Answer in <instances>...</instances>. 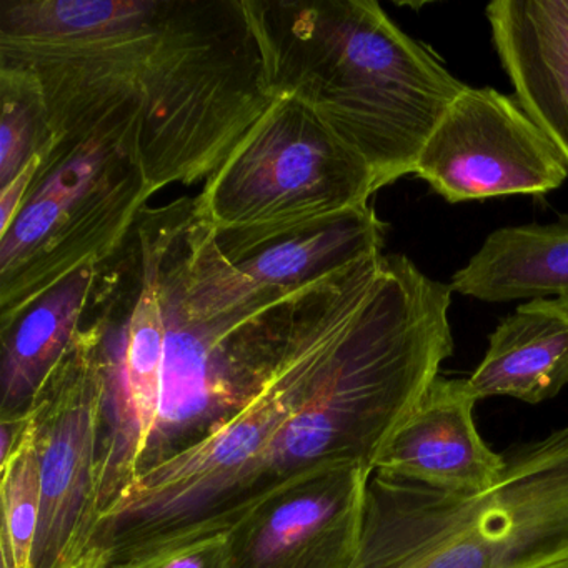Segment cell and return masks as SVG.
Instances as JSON below:
<instances>
[{
    "label": "cell",
    "mask_w": 568,
    "mask_h": 568,
    "mask_svg": "<svg viewBox=\"0 0 568 568\" xmlns=\"http://www.w3.org/2000/svg\"><path fill=\"white\" fill-rule=\"evenodd\" d=\"M448 285L488 304L568 298V214L550 224L497 229Z\"/></svg>",
    "instance_id": "obj_16"
},
{
    "label": "cell",
    "mask_w": 568,
    "mask_h": 568,
    "mask_svg": "<svg viewBox=\"0 0 568 568\" xmlns=\"http://www.w3.org/2000/svg\"><path fill=\"white\" fill-rule=\"evenodd\" d=\"M414 175L462 204L544 195L561 187L568 171L517 99L467 85L425 142Z\"/></svg>",
    "instance_id": "obj_9"
},
{
    "label": "cell",
    "mask_w": 568,
    "mask_h": 568,
    "mask_svg": "<svg viewBox=\"0 0 568 568\" xmlns=\"http://www.w3.org/2000/svg\"><path fill=\"white\" fill-rule=\"evenodd\" d=\"M505 458L474 495L372 474L351 568H524L568 548V425Z\"/></svg>",
    "instance_id": "obj_4"
},
{
    "label": "cell",
    "mask_w": 568,
    "mask_h": 568,
    "mask_svg": "<svg viewBox=\"0 0 568 568\" xmlns=\"http://www.w3.org/2000/svg\"><path fill=\"white\" fill-rule=\"evenodd\" d=\"M477 402L465 378L438 375L382 452L374 474L445 494L474 495L495 487L507 458L478 434Z\"/></svg>",
    "instance_id": "obj_11"
},
{
    "label": "cell",
    "mask_w": 568,
    "mask_h": 568,
    "mask_svg": "<svg viewBox=\"0 0 568 568\" xmlns=\"http://www.w3.org/2000/svg\"><path fill=\"white\" fill-rule=\"evenodd\" d=\"M2 530L0 558L6 568H32L41 518V468L34 442V422L24 440L0 462Z\"/></svg>",
    "instance_id": "obj_17"
},
{
    "label": "cell",
    "mask_w": 568,
    "mask_h": 568,
    "mask_svg": "<svg viewBox=\"0 0 568 568\" xmlns=\"http://www.w3.org/2000/svg\"><path fill=\"white\" fill-rule=\"evenodd\" d=\"M108 368L94 325L81 331L31 412L41 468V518L32 568H81L98 527Z\"/></svg>",
    "instance_id": "obj_7"
},
{
    "label": "cell",
    "mask_w": 568,
    "mask_h": 568,
    "mask_svg": "<svg viewBox=\"0 0 568 568\" xmlns=\"http://www.w3.org/2000/svg\"><path fill=\"white\" fill-rule=\"evenodd\" d=\"M524 568H568V548Z\"/></svg>",
    "instance_id": "obj_21"
},
{
    "label": "cell",
    "mask_w": 568,
    "mask_h": 568,
    "mask_svg": "<svg viewBox=\"0 0 568 568\" xmlns=\"http://www.w3.org/2000/svg\"><path fill=\"white\" fill-rule=\"evenodd\" d=\"M465 384L477 400L537 405L560 394L568 385V298L528 301L501 318Z\"/></svg>",
    "instance_id": "obj_14"
},
{
    "label": "cell",
    "mask_w": 568,
    "mask_h": 568,
    "mask_svg": "<svg viewBox=\"0 0 568 568\" xmlns=\"http://www.w3.org/2000/svg\"><path fill=\"white\" fill-rule=\"evenodd\" d=\"M385 231L365 204L297 224L214 234L222 254L255 291L287 295L381 254Z\"/></svg>",
    "instance_id": "obj_12"
},
{
    "label": "cell",
    "mask_w": 568,
    "mask_h": 568,
    "mask_svg": "<svg viewBox=\"0 0 568 568\" xmlns=\"http://www.w3.org/2000/svg\"><path fill=\"white\" fill-rule=\"evenodd\" d=\"M151 195L141 98L55 138L24 207L0 235V327L69 275L111 257Z\"/></svg>",
    "instance_id": "obj_5"
},
{
    "label": "cell",
    "mask_w": 568,
    "mask_h": 568,
    "mask_svg": "<svg viewBox=\"0 0 568 568\" xmlns=\"http://www.w3.org/2000/svg\"><path fill=\"white\" fill-rule=\"evenodd\" d=\"M0 189L8 185L34 155L49 148L41 89L29 72L0 65Z\"/></svg>",
    "instance_id": "obj_18"
},
{
    "label": "cell",
    "mask_w": 568,
    "mask_h": 568,
    "mask_svg": "<svg viewBox=\"0 0 568 568\" xmlns=\"http://www.w3.org/2000/svg\"><path fill=\"white\" fill-rule=\"evenodd\" d=\"M39 164H41V155H34L8 185L0 189V235L9 231L12 222L24 207L26 199L38 175Z\"/></svg>",
    "instance_id": "obj_20"
},
{
    "label": "cell",
    "mask_w": 568,
    "mask_h": 568,
    "mask_svg": "<svg viewBox=\"0 0 568 568\" xmlns=\"http://www.w3.org/2000/svg\"><path fill=\"white\" fill-rule=\"evenodd\" d=\"M372 474L345 462L288 481L227 531L224 568H351Z\"/></svg>",
    "instance_id": "obj_10"
},
{
    "label": "cell",
    "mask_w": 568,
    "mask_h": 568,
    "mask_svg": "<svg viewBox=\"0 0 568 568\" xmlns=\"http://www.w3.org/2000/svg\"><path fill=\"white\" fill-rule=\"evenodd\" d=\"M98 265L69 275L0 327V420L28 417L42 385L81 331Z\"/></svg>",
    "instance_id": "obj_15"
},
{
    "label": "cell",
    "mask_w": 568,
    "mask_h": 568,
    "mask_svg": "<svg viewBox=\"0 0 568 568\" xmlns=\"http://www.w3.org/2000/svg\"><path fill=\"white\" fill-rule=\"evenodd\" d=\"M274 98L311 109L371 168L377 191L414 174L467 85L374 0H245Z\"/></svg>",
    "instance_id": "obj_1"
},
{
    "label": "cell",
    "mask_w": 568,
    "mask_h": 568,
    "mask_svg": "<svg viewBox=\"0 0 568 568\" xmlns=\"http://www.w3.org/2000/svg\"><path fill=\"white\" fill-rule=\"evenodd\" d=\"M161 0H0V65L42 99L141 92Z\"/></svg>",
    "instance_id": "obj_8"
},
{
    "label": "cell",
    "mask_w": 568,
    "mask_h": 568,
    "mask_svg": "<svg viewBox=\"0 0 568 568\" xmlns=\"http://www.w3.org/2000/svg\"><path fill=\"white\" fill-rule=\"evenodd\" d=\"M139 85L154 194L207 181L275 101L245 0H161Z\"/></svg>",
    "instance_id": "obj_3"
},
{
    "label": "cell",
    "mask_w": 568,
    "mask_h": 568,
    "mask_svg": "<svg viewBox=\"0 0 568 568\" xmlns=\"http://www.w3.org/2000/svg\"><path fill=\"white\" fill-rule=\"evenodd\" d=\"M377 192L361 155L311 109L275 98L195 197L214 232L271 229L368 204Z\"/></svg>",
    "instance_id": "obj_6"
},
{
    "label": "cell",
    "mask_w": 568,
    "mask_h": 568,
    "mask_svg": "<svg viewBox=\"0 0 568 568\" xmlns=\"http://www.w3.org/2000/svg\"><path fill=\"white\" fill-rule=\"evenodd\" d=\"M229 538L225 534L178 545L148 557L112 565L111 568H224L227 561Z\"/></svg>",
    "instance_id": "obj_19"
},
{
    "label": "cell",
    "mask_w": 568,
    "mask_h": 568,
    "mask_svg": "<svg viewBox=\"0 0 568 568\" xmlns=\"http://www.w3.org/2000/svg\"><path fill=\"white\" fill-rule=\"evenodd\" d=\"M485 18L515 99L568 171V0H495Z\"/></svg>",
    "instance_id": "obj_13"
},
{
    "label": "cell",
    "mask_w": 568,
    "mask_h": 568,
    "mask_svg": "<svg viewBox=\"0 0 568 568\" xmlns=\"http://www.w3.org/2000/svg\"><path fill=\"white\" fill-rule=\"evenodd\" d=\"M382 255L298 292L287 344L264 387L214 434L135 478L99 518L82 565L111 568L225 534L244 518L268 450L317 390Z\"/></svg>",
    "instance_id": "obj_2"
}]
</instances>
